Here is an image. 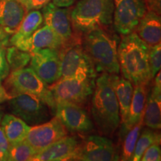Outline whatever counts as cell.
Wrapping results in <instances>:
<instances>
[{"label": "cell", "mask_w": 161, "mask_h": 161, "mask_svg": "<svg viewBox=\"0 0 161 161\" xmlns=\"http://www.w3.org/2000/svg\"><path fill=\"white\" fill-rule=\"evenodd\" d=\"M149 47L135 31L124 35L117 49L118 61L122 75L133 85L147 86L152 80L148 56Z\"/></svg>", "instance_id": "1"}, {"label": "cell", "mask_w": 161, "mask_h": 161, "mask_svg": "<svg viewBox=\"0 0 161 161\" xmlns=\"http://www.w3.org/2000/svg\"><path fill=\"white\" fill-rule=\"evenodd\" d=\"M92 93V114L94 122L102 134L112 135L120 124L113 74L102 73L96 80Z\"/></svg>", "instance_id": "2"}, {"label": "cell", "mask_w": 161, "mask_h": 161, "mask_svg": "<svg viewBox=\"0 0 161 161\" xmlns=\"http://www.w3.org/2000/svg\"><path fill=\"white\" fill-rule=\"evenodd\" d=\"M84 34V50L91 59L96 72L119 73L117 37L110 35L104 28H96Z\"/></svg>", "instance_id": "3"}, {"label": "cell", "mask_w": 161, "mask_h": 161, "mask_svg": "<svg viewBox=\"0 0 161 161\" xmlns=\"http://www.w3.org/2000/svg\"><path fill=\"white\" fill-rule=\"evenodd\" d=\"M114 8L113 0H78L70 11L72 26L76 31L86 33L111 25Z\"/></svg>", "instance_id": "4"}, {"label": "cell", "mask_w": 161, "mask_h": 161, "mask_svg": "<svg viewBox=\"0 0 161 161\" xmlns=\"http://www.w3.org/2000/svg\"><path fill=\"white\" fill-rule=\"evenodd\" d=\"M8 75L6 85L14 95L29 93L37 96L51 109L52 114H55L56 102L49 84L44 82L31 67L14 70Z\"/></svg>", "instance_id": "5"}, {"label": "cell", "mask_w": 161, "mask_h": 161, "mask_svg": "<svg viewBox=\"0 0 161 161\" xmlns=\"http://www.w3.org/2000/svg\"><path fill=\"white\" fill-rule=\"evenodd\" d=\"M69 43L60 49V78L94 79L96 72L85 50L73 40Z\"/></svg>", "instance_id": "6"}, {"label": "cell", "mask_w": 161, "mask_h": 161, "mask_svg": "<svg viewBox=\"0 0 161 161\" xmlns=\"http://www.w3.org/2000/svg\"><path fill=\"white\" fill-rule=\"evenodd\" d=\"M50 87L55 102L84 104L93 92L95 81L92 78H60Z\"/></svg>", "instance_id": "7"}, {"label": "cell", "mask_w": 161, "mask_h": 161, "mask_svg": "<svg viewBox=\"0 0 161 161\" xmlns=\"http://www.w3.org/2000/svg\"><path fill=\"white\" fill-rule=\"evenodd\" d=\"M11 114L28 125H36L50 119L49 107L37 96L29 93H17L9 100Z\"/></svg>", "instance_id": "8"}, {"label": "cell", "mask_w": 161, "mask_h": 161, "mask_svg": "<svg viewBox=\"0 0 161 161\" xmlns=\"http://www.w3.org/2000/svg\"><path fill=\"white\" fill-rule=\"evenodd\" d=\"M114 29L119 35H127L135 31L141 18L148 10L145 0H113Z\"/></svg>", "instance_id": "9"}, {"label": "cell", "mask_w": 161, "mask_h": 161, "mask_svg": "<svg viewBox=\"0 0 161 161\" xmlns=\"http://www.w3.org/2000/svg\"><path fill=\"white\" fill-rule=\"evenodd\" d=\"M119 160L116 146L109 139L89 136L79 142L73 160L114 161Z\"/></svg>", "instance_id": "10"}, {"label": "cell", "mask_w": 161, "mask_h": 161, "mask_svg": "<svg viewBox=\"0 0 161 161\" xmlns=\"http://www.w3.org/2000/svg\"><path fill=\"white\" fill-rule=\"evenodd\" d=\"M67 134L68 130L55 116L51 120L31 127L25 140L37 154L67 136Z\"/></svg>", "instance_id": "11"}, {"label": "cell", "mask_w": 161, "mask_h": 161, "mask_svg": "<svg viewBox=\"0 0 161 161\" xmlns=\"http://www.w3.org/2000/svg\"><path fill=\"white\" fill-rule=\"evenodd\" d=\"M30 67L47 84H52L61 77L60 52L43 49L31 53Z\"/></svg>", "instance_id": "12"}, {"label": "cell", "mask_w": 161, "mask_h": 161, "mask_svg": "<svg viewBox=\"0 0 161 161\" xmlns=\"http://www.w3.org/2000/svg\"><path fill=\"white\" fill-rule=\"evenodd\" d=\"M55 116L70 132L85 133L93 129V122L80 105L71 102H56Z\"/></svg>", "instance_id": "13"}, {"label": "cell", "mask_w": 161, "mask_h": 161, "mask_svg": "<svg viewBox=\"0 0 161 161\" xmlns=\"http://www.w3.org/2000/svg\"><path fill=\"white\" fill-rule=\"evenodd\" d=\"M41 13L44 24L63 40L65 46L73 40L70 11L68 8L58 7L53 3H49L42 8Z\"/></svg>", "instance_id": "14"}, {"label": "cell", "mask_w": 161, "mask_h": 161, "mask_svg": "<svg viewBox=\"0 0 161 161\" xmlns=\"http://www.w3.org/2000/svg\"><path fill=\"white\" fill-rule=\"evenodd\" d=\"M79 144L75 136H66L55 143L37 153L32 158L33 161L73 160Z\"/></svg>", "instance_id": "15"}, {"label": "cell", "mask_w": 161, "mask_h": 161, "mask_svg": "<svg viewBox=\"0 0 161 161\" xmlns=\"http://www.w3.org/2000/svg\"><path fill=\"white\" fill-rule=\"evenodd\" d=\"M65 46L63 40L51 28L44 25L32 34L29 39L24 41L19 46V49L30 53L43 49H60Z\"/></svg>", "instance_id": "16"}, {"label": "cell", "mask_w": 161, "mask_h": 161, "mask_svg": "<svg viewBox=\"0 0 161 161\" xmlns=\"http://www.w3.org/2000/svg\"><path fill=\"white\" fill-rule=\"evenodd\" d=\"M27 13L18 0H0V26L9 35L14 34Z\"/></svg>", "instance_id": "17"}, {"label": "cell", "mask_w": 161, "mask_h": 161, "mask_svg": "<svg viewBox=\"0 0 161 161\" xmlns=\"http://www.w3.org/2000/svg\"><path fill=\"white\" fill-rule=\"evenodd\" d=\"M136 33L149 46L160 43L161 19L160 14L148 9L136 28Z\"/></svg>", "instance_id": "18"}, {"label": "cell", "mask_w": 161, "mask_h": 161, "mask_svg": "<svg viewBox=\"0 0 161 161\" xmlns=\"http://www.w3.org/2000/svg\"><path fill=\"white\" fill-rule=\"evenodd\" d=\"M146 86V85L139 84V85H135V87L134 88L128 117L125 123L121 124V137L130 128L139 122H142L147 97H148Z\"/></svg>", "instance_id": "19"}, {"label": "cell", "mask_w": 161, "mask_h": 161, "mask_svg": "<svg viewBox=\"0 0 161 161\" xmlns=\"http://www.w3.org/2000/svg\"><path fill=\"white\" fill-rule=\"evenodd\" d=\"M43 23V15L39 10L28 11L18 29L14 34H13V36L9 40L8 45L14 46L15 47L19 46L24 41L29 39L32 34L39 29Z\"/></svg>", "instance_id": "20"}, {"label": "cell", "mask_w": 161, "mask_h": 161, "mask_svg": "<svg viewBox=\"0 0 161 161\" xmlns=\"http://www.w3.org/2000/svg\"><path fill=\"white\" fill-rule=\"evenodd\" d=\"M142 123L152 130L161 128V88L154 86L147 97Z\"/></svg>", "instance_id": "21"}, {"label": "cell", "mask_w": 161, "mask_h": 161, "mask_svg": "<svg viewBox=\"0 0 161 161\" xmlns=\"http://www.w3.org/2000/svg\"><path fill=\"white\" fill-rule=\"evenodd\" d=\"M113 80L119 108L120 123L123 124L128 117L134 92V85L130 80L124 77H119L116 74H113Z\"/></svg>", "instance_id": "22"}, {"label": "cell", "mask_w": 161, "mask_h": 161, "mask_svg": "<svg viewBox=\"0 0 161 161\" xmlns=\"http://www.w3.org/2000/svg\"><path fill=\"white\" fill-rule=\"evenodd\" d=\"M0 123L10 145L25 140L31 128L29 125L14 114L3 115Z\"/></svg>", "instance_id": "23"}, {"label": "cell", "mask_w": 161, "mask_h": 161, "mask_svg": "<svg viewBox=\"0 0 161 161\" xmlns=\"http://www.w3.org/2000/svg\"><path fill=\"white\" fill-rule=\"evenodd\" d=\"M154 143L160 144V135L151 128H146L142 130L136 141L135 148L131 160H140L145 151L150 146Z\"/></svg>", "instance_id": "24"}, {"label": "cell", "mask_w": 161, "mask_h": 161, "mask_svg": "<svg viewBox=\"0 0 161 161\" xmlns=\"http://www.w3.org/2000/svg\"><path fill=\"white\" fill-rule=\"evenodd\" d=\"M143 123L140 122L124 134L122 137H123L122 148V160H131L133 154H134V148H135L136 141L140 134Z\"/></svg>", "instance_id": "25"}, {"label": "cell", "mask_w": 161, "mask_h": 161, "mask_svg": "<svg viewBox=\"0 0 161 161\" xmlns=\"http://www.w3.org/2000/svg\"><path fill=\"white\" fill-rule=\"evenodd\" d=\"M6 58L10 69L14 71L27 66L31 60V53L11 46L6 49Z\"/></svg>", "instance_id": "26"}, {"label": "cell", "mask_w": 161, "mask_h": 161, "mask_svg": "<svg viewBox=\"0 0 161 161\" xmlns=\"http://www.w3.org/2000/svg\"><path fill=\"white\" fill-rule=\"evenodd\" d=\"M8 154L10 161H29L32 160L36 152L25 140H23L10 145Z\"/></svg>", "instance_id": "27"}, {"label": "cell", "mask_w": 161, "mask_h": 161, "mask_svg": "<svg viewBox=\"0 0 161 161\" xmlns=\"http://www.w3.org/2000/svg\"><path fill=\"white\" fill-rule=\"evenodd\" d=\"M148 62L151 75L153 78L159 71H160L161 66V46L160 43L150 46Z\"/></svg>", "instance_id": "28"}, {"label": "cell", "mask_w": 161, "mask_h": 161, "mask_svg": "<svg viewBox=\"0 0 161 161\" xmlns=\"http://www.w3.org/2000/svg\"><path fill=\"white\" fill-rule=\"evenodd\" d=\"M9 38L0 41V83L9 75L10 68L6 58V49L8 45Z\"/></svg>", "instance_id": "29"}, {"label": "cell", "mask_w": 161, "mask_h": 161, "mask_svg": "<svg viewBox=\"0 0 161 161\" xmlns=\"http://www.w3.org/2000/svg\"><path fill=\"white\" fill-rule=\"evenodd\" d=\"M140 160L160 161L161 160V150L159 143L152 144L145 151Z\"/></svg>", "instance_id": "30"}, {"label": "cell", "mask_w": 161, "mask_h": 161, "mask_svg": "<svg viewBox=\"0 0 161 161\" xmlns=\"http://www.w3.org/2000/svg\"><path fill=\"white\" fill-rule=\"evenodd\" d=\"M51 0H25L23 5L25 7L26 11H30L32 10H39L43 8Z\"/></svg>", "instance_id": "31"}, {"label": "cell", "mask_w": 161, "mask_h": 161, "mask_svg": "<svg viewBox=\"0 0 161 161\" xmlns=\"http://www.w3.org/2000/svg\"><path fill=\"white\" fill-rule=\"evenodd\" d=\"M9 147L10 143L6 137L3 128H2V126H0V150L5 153H8Z\"/></svg>", "instance_id": "32"}, {"label": "cell", "mask_w": 161, "mask_h": 161, "mask_svg": "<svg viewBox=\"0 0 161 161\" xmlns=\"http://www.w3.org/2000/svg\"><path fill=\"white\" fill-rule=\"evenodd\" d=\"M145 2L148 9L153 10L160 14V0H145Z\"/></svg>", "instance_id": "33"}, {"label": "cell", "mask_w": 161, "mask_h": 161, "mask_svg": "<svg viewBox=\"0 0 161 161\" xmlns=\"http://www.w3.org/2000/svg\"><path fill=\"white\" fill-rule=\"evenodd\" d=\"M78 1V0H52V3L58 7L69 8Z\"/></svg>", "instance_id": "34"}, {"label": "cell", "mask_w": 161, "mask_h": 161, "mask_svg": "<svg viewBox=\"0 0 161 161\" xmlns=\"http://www.w3.org/2000/svg\"><path fill=\"white\" fill-rule=\"evenodd\" d=\"M11 98L12 96L10 95L7 90H5V88L2 86L1 83H0V104L9 101Z\"/></svg>", "instance_id": "35"}, {"label": "cell", "mask_w": 161, "mask_h": 161, "mask_svg": "<svg viewBox=\"0 0 161 161\" xmlns=\"http://www.w3.org/2000/svg\"><path fill=\"white\" fill-rule=\"evenodd\" d=\"M6 38H9V35L0 26V41L6 39Z\"/></svg>", "instance_id": "36"}, {"label": "cell", "mask_w": 161, "mask_h": 161, "mask_svg": "<svg viewBox=\"0 0 161 161\" xmlns=\"http://www.w3.org/2000/svg\"><path fill=\"white\" fill-rule=\"evenodd\" d=\"M8 160V154L0 150V161H6Z\"/></svg>", "instance_id": "37"}, {"label": "cell", "mask_w": 161, "mask_h": 161, "mask_svg": "<svg viewBox=\"0 0 161 161\" xmlns=\"http://www.w3.org/2000/svg\"><path fill=\"white\" fill-rule=\"evenodd\" d=\"M4 115V113H3V108L0 107V122H1L2 119H3V116Z\"/></svg>", "instance_id": "38"}, {"label": "cell", "mask_w": 161, "mask_h": 161, "mask_svg": "<svg viewBox=\"0 0 161 161\" xmlns=\"http://www.w3.org/2000/svg\"><path fill=\"white\" fill-rule=\"evenodd\" d=\"M18 1L20 2V3H21L22 4H23L24 2H25V0H18Z\"/></svg>", "instance_id": "39"}]
</instances>
